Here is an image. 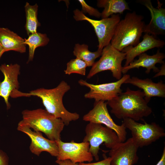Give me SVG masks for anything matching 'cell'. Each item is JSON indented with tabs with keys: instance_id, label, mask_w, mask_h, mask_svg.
Wrapping results in <instances>:
<instances>
[{
	"instance_id": "6da1fadb",
	"label": "cell",
	"mask_w": 165,
	"mask_h": 165,
	"mask_svg": "<svg viewBox=\"0 0 165 165\" xmlns=\"http://www.w3.org/2000/svg\"><path fill=\"white\" fill-rule=\"evenodd\" d=\"M70 89V86L66 82L62 81L56 87L51 89L40 88L26 93L14 90L10 96L13 98L31 96L39 97L45 110L56 117L61 119L65 125L67 126L70 122L76 120L79 118V115L77 113L68 111L63 103L64 96Z\"/></svg>"
},
{
	"instance_id": "7a4b0ae2",
	"label": "cell",
	"mask_w": 165,
	"mask_h": 165,
	"mask_svg": "<svg viewBox=\"0 0 165 165\" xmlns=\"http://www.w3.org/2000/svg\"><path fill=\"white\" fill-rule=\"evenodd\" d=\"M144 97L143 91L128 87L125 92H122L107 103L111 108V112L117 118H130L137 121L152 112Z\"/></svg>"
},
{
	"instance_id": "3957f363",
	"label": "cell",
	"mask_w": 165,
	"mask_h": 165,
	"mask_svg": "<svg viewBox=\"0 0 165 165\" xmlns=\"http://www.w3.org/2000/svg\"><path fill=\"white\" fill-rule=\"evenodd\" d=\"M142 16L135 11L127 13L118 24L110 42L111 45L121 52L124 48L139 42L145 24Z\"/></svg>"
},
{
	"instance_id": "277c9868",
	"label": "cell",
	"mask_w": 165,
	"mask_h": 165,
	"mask_svg": "<svg viewBox=\"0 0 165 165\" xmlns=\"http://www.w3.org/2000/svg\"><path fill=\"white\" fill-rule=\"evenodd\" d=\"M22 114V119L20 122L22 124L35 131L43 132L51 140L61 139V133L65 125L61 119L42 108L25 110Z\"/></svg>"
},
{
	"instance_id": "5b68a950",
	"label": "cell",
	"mask_w": 165,
	"mask_h": 165,
	"mask_svg": "<svg viewBox=\"0 0 165 165\" xmlns=\"http://www.w3.org/2000/svg\"><path fill=\"white\" fill-rule=\"evenodd\" d=\"M85 131L86 135L83 141L89 143V151L97 161L101 145L104 143L106 147L111 149L121 142L114 130L100 124L89 122Z\"/></svg>"
},
{
	"instance_id": "8992f818",
	"label": "cell",
	"mask_w": 165,
	"mask_h": 165,
	"mask_svg": "<svg viewBox=\"0 0 165 165\" xmlns=\"http://www.w3.org/2000/svg\"><path fill=\"white\" fill-rule=\"evenodd\" d=\"M123 119L122 123L130 131L131 138L139 148L148 145L165 136L164 129L155 123H141L130 118Z\"/></svg>"
},
{
	"instance_id": "52a82bcc",
	"label": "cell",
	"mask_w": 165,
	"mask_h": 165,
	"mask_svg": "<svg viewBox=\"0 0 165 165\" xmlns=\"http://www.w3.org/2000/svg\"><path fill=\"white\" fill-rule=\"evenodd\" d=\"M73 13V17L76 21H86L93 27L98 40V50H102L110 43L116 26L120 20L119 14H113L109 17L97 20L86 16L78 9L74 10Z\"/></svg>"
},
{
	"instance_id": "ba28073f",
	"label": "cell",
	"mask_w": 165,
	"mask_h": 165,
	"mask_svg": "<svg viewBox=\"0 0 165 165\" xmlns=\"http://www.w3.org/2000/svg\"><path fill=\"white\" fill-rule=\"evenodd\" d=\"M126 54L114 47L110 43L102 49L101 57L95 62L87 76L90 79L97 74L105 71H110L113 76L118 80L122 77V63Z\"/></svg>"
},
{
	"instance_id": "9c48e42d",
	"label": "cell",
	"mask_w": 165,
	"mask_h": 165,
	"mask_svg": "<svg viewBox=\"0 0 165 165\" xmlns=\"http://www.w3.org/2000/svg\"><path fill=\"white\" fill-rule=\"evenodd\" d=\"M107 105V102L104 101H95L93 108L83 116V120L105 125L116 133L121 142H124L126 139V128L123 124L118 125L113 121L109 113Z\"/></svg>"
},
{
	"instance_id": "30bf717a",
	"label": "cell",
	"mask_w": 165,
	"mask_h": 165,
	"mask_svg": "<svg viewBox=\"0 0 165 165\" xmlns=\"http://www.w3.org/2000/svg\"><path fill=\"white\" fill-rule=\"evenodd\" d=\"M58 147V154L57 160H69L75 163L88 162L93 160V157L89 151L90 145L87 142L81 143L64 142L61 139L56 141Z\"/></svg>"
},
{
	"instance_id": "8fae6325",
	"label": "cell",
	"mask_w": 165,
	"mask_h": 165,
	"mask_svg": "<svg viewBox=\"0 0 165 165\" xmlns=\"http://www.w3.org/2000/svg\"><path fill=\"white\" fill-rule=\"evenodd\" d=\"M130 77L128 74H125L118 81L98 85L91 84L83 79H80L78 83L81 86L89 88L90 91L84 95L86 98L94 99L95 101H109L122 92L121 87L122 84Z\"/></svg>"
},
{
	"instance_id": "7c38bea8",
	"label": "cell",
	"mask_w": 165,
	"mask_h": 165,
	"mask_svg": "<svg viewBox=\"0 0 165 165\" xmlns=\"http://www.w3.org/2000/svg\"><path fill=\"white\" fill-rule=\"evenodd\" d=\"M138 148L132 138L119 143L109 151L111 165H134L136 163L139 159L137 155Z\"/></svg>"
},
{
	"instance_id": "4fadbf2b",
	"label": "cell",
	"mask_w": 165,
	"mask_h": 165,
	"mask_svg": "<svg viewBox=\"0 0 165 165\" xmlns=\"http://www.w3.org/2000/svg\"><path fill=\"white\" fill-rule=\"evenodd\" d=\"M17 129L25 133L31 139L30 149L32 153L39 156L42 152L45 151L53 156H57L58 147L56 141L45 138L41 132L33 131L30 128L20 122Z\"/></svg>"
},
{
	"instance_id": "5bb4252c",
	"label": "cell",
	"mask_w": 165,
	"mask_h": 165,
	"mask_svg": "<svg viewBox=\"0 0 165 165\" xmlns=\"http://www.w3.org/2000/svg\"><path fill=\"white\" fill-rule=\"evenodd\" d=\"M20 69V66L17 64L0 65V71L4 75L3 80L0 82V97L3 98L7 109L10 107L9 99L11 93L19 87L18 76Z\"/></svg>"
},
{
	"instance_id": "9a60e30c",
	"label": "cell",
	"mask_w": 165,
	"mask_h": 165,
	"mask_svg": "<svg viewBox=\"0 0 165 165\" xmlns=\"http://www.w3.org/2000/svg\"><path fill=\"white\" fill-rule=\"evenodd\" d=\"M138 2L149 10L151 17L149 23L145 25L144 32L155 37L159 35H164L165 9L162 7L163 3L157 0L158 6L155 8L150 0H141Z\"/></svg>"
},
{
	"instance_id": "2e32d148",
	"label": "cell",
	"mask_w": 165,
	"mask_h": 165,
	"mask_svg": "<svg viewBox=\"0 0 165 165\" xmlns=\"http://www.w3.org/2000/svg\"><path fill=\"white\" fill-rule=\"evenodd\" d=\"M156 37L146 33L143 40L134 46H130L124 48L121 52L126 54V61L124 66L128 65L134 58L145 52L155 48H162L165 45V42Z\"/></svg>"
},
{
	"instance_id": "e0dca14e",
	"label": "cell",
	"mask_w": 165,
	"mask_h": 165,
	"mask_svg": "<svg viewBox=\"0 0 165 165\" xmlns=\"http://www.w3.org/2000/svg\"><path fill=\"white\" fill-rule=\"evenodd\" d=\"M124 83L130 84L142 90L145 99L148 103L152 97H165V84L162 80L156 83L148 78L141 79L132 77L127 79Z\"/></svg>"
},
{
	"instance_id": "ac0fdd59",
	"label": "cell",
	"mask_w": 165,
	"mask_h": 165,
	"mask_svg": "<svg viewBox=\"0 0 165 165\" xmlns=\"http://www.w3.org/2000/svg\"><path fill=\"white\" fill-rule=\"evenodd\" d=\"M165 54L158 50L156 53L153 55H149L144 53L139 56L138 59L134 60L128 65L123 66L122 68V73L125 74L129 70L133 68H139L140 67L146 68L145 73L148 74L151 69L155 72H158L160 69L156 66L157 63L163 64Z\"/></svg>"
},
{
	"instance_id": "d6986e66",
	"label": "cell",
	"mask_w": 165,
	"mask_h": 165,
	"mask_svg": "<svg viewBox=\"0 0 165 165\" xmlns=\"http://www.w3.org/2000/svg\"><path fill=\"white\" fill-rule=\"evenodd\" d=\"M24 39L7 28L0 27V44L5 52L14 51L21 53L26 51Z\"/></svg>"
},
{
	"instance_id": "ffe728a7",
	"label": "cell",
	"mask_w": 165,
	"mask_h": 165,
	"mask_svg": "<svg viewBox=\"0 0 165 165\" xmlns=\"http://www.w3.org/2000/svg\"><path fill=\"white\" fill-rule=\"evenodd\" d=\"M97 6L104 8L101 13L102 19L109 17L113 14H122L125 10H130L128 3L125 0H99Z\"/></svg>"
},
{
	"instance_id": "44dd1931",
	"label": "cell",
	"mask_w": 165,
	"mask_h": 165,
	"mask_svg": "<svg viewBox=\"0 0 165 165\" xmlns=\"http://www.w3.org/2000/svg\"><path fill=\"white\" fill-rule=\"evenodd\" d=\"M38 6L37 3L32 5L26 2L24 6L26 18L25 28L29 35L37 32V29L41 26L37 18Z\"/></svg>"
},
{
	"instance_id": "7402d4cb",
	"label": "cell",
	"mask_w": 165,
	"mask_h": 165,
	"mask_svg": "<svg viewBox=\"0 0 165 165\" xmlns=\"http://www.w3.org/2000/svg\"><path fill=\"white\" fill-rule=\"evenodd\" d=\"M50 41L49 38L45 33L36 32L28 35L24 38V43L29 47V54L27 63L32 61L34 58L36 49L39 47L46 46Z\"/></svg>"
},
{
	"instance_id": "603a6c76",
	"label": "cell",
	"mask_w": 165,
	"mask_h": 165,
	"mask_svg": "<svg viewBox=\"0 0 165 165\" xmlns=\"http://www.w3.org/2000/svg\"><path fill=\"white\" fill-rule=\"evenodd\" d=\"M102 50H97L95 52H91L87 45L77 43L74 47L73 53L76 58L83 61L87 67H89L92 66L96 59L101 56Z\"/></svg>"
},
{
	"instance_id": "cb8c5ba5",
	"label": "cell",
	"mask_w": 165,
	"mask_h": 165,
	"mask_svg": "<svg viewBox=\"0 0 165 165\" xmlns=\"http://www.w3.org/2000/svg\"><path fill=\"white\" fill-rule=\"evenodd\" d=\"M87 66L82 60L76 58L71 60L67 64V68L64 70L65 73L70 75L77 73L82 75H86V68Z\"/></svg>"
},
{
	"instance_id": "d4e9b609",
	"label": "cell",
	"mask_w": 165,
	"mask_h": 165,
	"mask_svg": "<svg viewBox=\"0 0 165 165\" xmlns=\"http://www.w3.org/2000/svg\"><path fill=\"white\" fill-rule=\"evenodd\" d=\"M81 5V12L84 14L87 13L90 15L97 18H100L101 16V13L97 9L89 6L83 0L78 1Z\"/></svg>"
},
{
	"instance_id": "484cf974",
	"label": "cell",
	"mask_w": 165,
	"mask_h": 165,
	"mask_svg": "<svg viewBox=\"0 0 165 165\" xmlns=\"http://www.w3.org/2000/svg\"><path fill=\"white\" fill-rule=\"evenodd\" d=\"M111 158L109 156L105 158L104 160L98 162L92 163H79V165H111Z\"/></svg>"
},
{
	"instance_id": "4316f807",
	"label": "cell",
	"mask_w": 165,
	"mask_h": 165,
	"mask_svg": "<svg viewBox=\"0 0 165 165\" xmlns=\"http://www.w3.org/2000/svg\"><path fill=\"white\" fill-rule=\"evenodd\" d=\"M8 158L6 154L0 150V165H8Z\"/></svg>"
},
{
	"instance_id": "83f0119b",
	"label": "cell",
	"mask_w": 165,
	"mask_h": 165,
	"mask_svg": "<svg viewBox=\"0 0 165 165\" xmlns=\"http://www.w3.org/2000/svg\"><path fill=\"white\" fill-rule=\"evenodd\" d=\"M56 162L59 165H79L78 163H75L72 162L69 160H57Z\"/></svg>"
},
{
	"instance_id": "f1b7e54d",
	"label": "cell",
	"mask_w": 165,
	"mask_h": 165,
	"mask_svg": "<svg viewBox=\"0 0 165 165\" xmlns=\"http://www.w3.org/2000/svg\"><path fill=\"white\" fill-rule=\"evenodd\" d=\"M156 165H165V147H164L160 160Z\"/></svg>"
},
{
	"instance_id": "f546056e",
	"label": "cell",
	"mask_w": 165,
	"mask_h": 165,
	"mask_svg": "<svg viewBox=\"0 0 165 165\" xmlns=\"http://www.w3.org/2000/svg\"><path fill=\"white\" fill-rule=\"evenodd\" d=\"M165 63L162 64V65L161 68L160 70L158 73L155 75L154 77H156L160 75H165Z\"/></svg>"
},
{
	"instance_id": "4dcf8cb0",
	"label": "cell",
	"mask_w": 165,
	"mask_h": 165,
	"mask_svg": "<svg viewBox=\"0 0 165 165\" xmlns=\"http://www.w3.org/2000/svg\"><path fill=\"white\" fill-rule=\"evenodd\" d=\"M5 51L1 45L0 44V59L2 55L5 53Z\"/></svg>"
}]
</instances>
